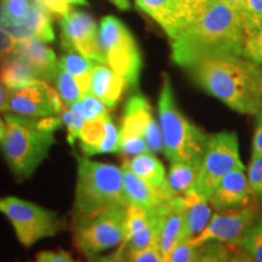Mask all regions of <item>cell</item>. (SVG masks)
Here are the masks:
<instances>
[{"label": "cell", "instance_id": "cell-1", "mask_svg": "<svg viewBox=\"0 0 262 262\" xmlns=\"http://www.w3.org/2000/svg\"><path fill=\"white\" fill-rule=\"evenodd\" d=\"M243 19L221 0H212L204 11L171 40V58L187 70L209 58L243 56Z\"/></svg>", "mask_w": 262, "mask_h": 262}, {"label": "cell", "instance_id": "cell-2", "mask_svg": "<svg viewBox=\"0 0 262 262\" xmlns=\"http://www.w3.org/2000/svg\"><path fill=\"white\" fill-rule=\"evenodd\" d=\"M201 89L242 114L262 110V66L244 56L209 58L186 70Z\"/></svg>", "mask_w": 262, "mask_h": 262}, {"label": "cell", "instance_id": "cell-3", "mask_svg": "<svg viewBox=\"0 0 262 262\" xmlns=\"http://www.w3.org/2000/svg\"><path fill=\"white\" fill-rule=\"evenodd\" d=\"M77 183L73 204V228L116 209H126L123 172L112 164L77 156Z\"/></svg>", "mask_w": 262, "mask_h": 262}, {"label": "cell", "instance_id": "cell-4", "mask_svg": "<svg viewBox=\"0 0 262 262\" xmlns=\"http://www.w3.org/2000/svg\"><path fill=\"white\" fill-rule=\"evenodd\" d=\"M158 113L164 155L169 162H203L210 136L180 111L171 80L166 74H164L160 89Z\"/></svg>", "mask_w": 262, "mask_h": 262}, {"label": "cell", "instance_id": "cell-5", "mask_svg": "<svg viewBox=\"0 0 262 262\" xmlns=\"http://www.w3.org/2000/svg\"><path fill=\"white\" fill-rule=\"evenodd\" d=\"M5 120L8 130L0 141L2 150L15 178L26 180L47 158L55 143V136L49 131L37 129L32 118L9 113Z\"/></svg>", "mask_w": 262, "mask_h": 262}, {"label": "cell", "instance_id": "cell-6", "mask_svg": "<svg viewBox=\"0 0 262 262\" xmlns=\"http://www.w3.org/2000/svg\"><path fill=\"white\" fill-rule=\"evenodd\" d=\"M100 42L107 66L125 80L126 86L136 88L142 70V56L126 26L114 16L103 17L100 25Z\"/></svg>", "mask_w": 262, "mask_h": 262}, {"label": "cell", "instance_id": "cell-7", "mask_svg": "<svg viewBox=\"0 0 262 262\" xmlns=\"http://www.w3.org/2000/svg\"><path fill=\"white\" fill-rule=\"evenodd\" d=\"M0 211L11 222L17 239L26 248L42 238L54 237L62 228L56 212L16 196L0 198Z\"/></svg>", "mask_w": 262, "mask_h": 262}, {"label": "cell", "instance_id": "cell-8", "mask_svg": "<svg viewBox=\"0 0 262 262\" xmlns=\"http://www.w3.org/2000/svg\"><path fill=\"white\" fill-rule=\"evenodd\" d=\"M233 170H245L234 131H221L209 139L194 189L206 199L220 180Z\"/></svg>", "mask_w": 262, "mask_h": 262}, {"label": "cell", "instance_id": "cell-9", "mask_svg": "<svg viewBox=\"0 0 262 262\" xmlns=\"http://www.w3.org/2000/svg\"><path fill=\"white\" fill-rule=\"evenodd\" d=\"M126 209L104 212L75 227L74 243L78 250L93 258L107 249L123 244L127 234Z\"/></svg>", "mask_w": 262, "mask_h": 262}, {"label": "cell", "instance_id": "cell-10", "mask_svg": "<svg viewBox=\"0 0 262 262\" xmlns=\"http://www.w3.org/2000/svg\"><path fill=\"white\" fill-rule=\"evenodd\" d=\"M60 26L64 50L77 51L91 61L107 64L100 42V28L88 12L71 11L61 18Z\"/></svg>", "mask_w": 262, "mask_h": 262}, {"label": "cell", "instance_id": "cell-11", "mask_svg": "<svg viewBox=\"0 0 262 262\" xmlns=\"http://www.w3.org/2000/svg\"><path fill=\"white\" fill-rule=\"evenodd\" d=\"M8 111L21 117L60 116L64 108L57 91L47 81H33L26 86L8 90Z\"/></svg>", "mask_w": 262, "mask_h": 262}, {"label": "cell", "instance_id": "cell-12", "mask_svg": "<svg viewBox=\"0 0 262 262\" xmlns=\"http://www.w3.org/2000/svg\"><path fill=\"white\" fill-rule=\"evenodd\" d=\"M257 212L256 206L251 204L215 212L204 231L189 242L195 248H201L209 242L238 243Z\"/></svg>", "mask_w": 262, "mask_h": 262}, {"label": "cell", "instance_id": "cell-13", "mask_svg": "<svg viewBox=\"0 0 262 262\" xmlns=\"http://www.w3.org/2000/svg\"><path fill=\"white\" fill-rule=\"evenodd\" d=\"M119 131L142 136L152 153L164 152L162 129L155 119L148 100L142 95H134L129 98Z\"/></svg>", "mask_w": 262, "mask_h": 262}, {"label": "cell", "instance_id": "cell-14", "mask_svg": "<svg viewBox=\"0 0 262 262\" xmlns=\"http://www.w3.org/2000/svg\"><path fill=\"white\" fill-rule=\"evenodd\" d=\"M123 186L129 206H136L146 210H159L175 198L168 188H159L149 185L130 169L127 160L123 163Z\"/></svg>", "mask_w": 262, "mask_h": 262}, {"label": "cell", "instance_id": "cell-15", "mask_svg": "<svg viewBox=\"0 0 262 262\" xmlns=\"http://www.w3.org/2000/svg\"><path fill=\"white\" fill-rule=\"evenodd\" d=\"M135 3L163 28L170 40L194 21L181 0H135Z\"/></svg>", "mask_w": 262, "mask_h": 262}, {"label": "cell", "instance_id": "cell-16", "mask_svg": "<svg viewBox=\"0 0 262 262\" xmlns=\"http://www.w3.org/2000/svg\"><path fill=\"white\" fill-rule=\"evenodd\" d=\"M254 198L245 170H233L216 183L209 202L216 211L229 210L250 204Z\"/></svg>", "mask_w": 262, "mask_h": 262}, {"label": "cell", "instance_id": "cell-17", "mask_svg": "<svg viewBox=\"0 0 262 262\" xmlns=\"http://www.w3.org/2000/svg\"><path fill=\"white\" fill-rule=\"evenodd\" d=\"M78 139L86 157L119 152V130L111 116L102 119L86 120Z\"/></svg>", "mask_w": 262, "mask_h": 262}, {"label": "cell", "instance_id": "cell-18", "mask_svg": "<svg viewBox=\"0 0 262 262\" xmlns=\"http://www.w3.org/2000/svg\"><path fill=\"white\" fill-rule=\"evenodd\" d=\"M3 29L8 32L16 41L38 39L44 42H51L55 39L51 15L44 8L33 2H31L27 14L21 21L6 25Z\"/></svg>", "mask_w": 262, "mask_h": 262}, {"label": "cell", "instance_id": "cell-19", "mask_svg": "<svg viewBox=\"0 0 262 262\" xmlns=\"http://www.w3.org/2000/svg\"><path fill=\"white\" fill-rule=\"evenodd\" d=\"M183 225V198L175 196L160 210L157 245L162 254L163 262H165L175 245L182 239Z\"/></svg>", "mask_w": 262, "mask_h": 262}, {"label": "cell", "instance_id": "cell-20", "mask_svg": "<svg viewBox=\"0 0 262 262\" xmlns=\"http://www.w3.org/2000/svg\"><path fill=\"white\" fill-rule=\"evenodd\" d=\"M182 198L185 225L181 241H191L198 237L210 222L212 217L211 204L209 199L203 196L195 189L186 193Z\"/></svg>", "mask_w": 262, "mask_h": 262}, {"label": "cell", "instance_id": "cell-21", "mask_svg": "<svg viewBox=\"0 0 262 262\" xmlns=\"http://www.w3.org/2000/svg\"><path fill=\"white\" fill-rule=\"evenodd\" d=\"M16 52H18L27 60L39 80L49 83L55 79L58 62L56 61L55 52L47 47L44 41L38 40V39L17 41Z\"/></svg>", "mask_w": 262, "mask_h": 262}, {"label": "cell", "instance_id": "cell-22", "mask_svg": "<svg viewBox=\"0 0 262 262\" xmlns=\"http://www.w3.org/2000/svg\"><path fill=\"white\" fill-rule=\"evenodd\" d=\"M125 86V80L110 66L103 63L94 66L90 93L106 103L108 108H113L119 102Z\"/></svg>", "mask_w": 262, "mask_h": 262}, {"label": "cell", "instance_id": "cell-23", "mask_svg": "<svg viewBox=\"0 0 262 262\" xmlns=\"http://www.w3.org/2000/svg\"><path fill=\"white\" fill-rule=\"evenodd\" d=\"M39 80L27 60L18 52L6 56L0 64V83L8 90L17 89Z\"/></svg>", "mask_w": 262, "mask_h": 262}, {"label": "cell", "instance_id": "cell-24", "mask_svg": "<svg viewBox=\"0 0 262 262\" xmlns=\"http://www.w3.org/2000/svg\"><path fill=\"white\" fill-rule=\"evenodd\" d=\"M202 162H175L171 163L166 175V185L175 196H182L194 189L201 172Z\"/></svg>", "mask_w": 262, "mask_h": 262}, {"label": "cell", "instance_id": "cell-25", "mask_svg": "<svg viewBox=\"0 0 262 262\" xmlns=\"http://www.w3.org/2000/svg\"><path fill=\"white\" fill-rule=\"evenodd\" d=\"M130 169L136 173L139 178L145 180L149 185L159 188H168L166 185V171L163 163L152 155V152L143 153L133 159H126ZM169 189V188H168Z\"/></svg>", "mask_w": 262, "mask_h": 262}, {"label": "cell", "instance_id": "cell-26", "mask_svg": "<svg viewBox=\"0 0 262 262\" xmlns=\"http://www.w3.org/2000/svg\"><path fill=\"white\" fill-rule=\"evenodd\" d=\"M58 63L73 75L77 80L81 94H89L91 91V78H93L94 63L89 58L84 57L79 52L73 50H66V54L62 55Z\"/></svg>", "mask_w": 262, "mask_h": 262}, {"label": "cell", "instance_id": "cell-27", "mask_svg": "<svg viewBox=\"0 0 262 262\" xmlns=\"http://www.w3.org/2000/svg\"><path fill=\"white\" fill-rule=\"evenodd\" d=\"M237 244L241 245L255 262H262V211L255 215L251 225Z\"/></svg>", "mask_w": 262, "mask_h": 262}, {"label": "cell", "instance_id": "cell-28", "mask_svg": "<svg viewBox=\"0 0 262 262\" xmlns=\"http://www.w3.org/2000/svg\"><path fill=\"white\" fill-rule=\"evenodd\" d=\"M55 83H56V91L60 96L62 103L67 107H71L74 102L80 100L83 94L79 89L77 80L68 72L63 66L58 63L56 77H55Z\"/></svg>", "mask_w": 262, "mask_h": 262}, {"label": "cell", "instance_id": "cell-29", "mask_svg": "<svg viewBox=\"0 0 262 262\" xmlns=\"http://www.w3.org/2000/svg\"><path fill=\"white\" fill-rule=\"evenodd\" d=\"M68 108L74 114L86 120L102 119V118L110 116L107 104L91 93L83 95L80 100H78Z\"/></svg>", "mask_w": 262, "mask_h": 262}, {"label": "cell", "instance_id": "cell-30", "mask_svg": "<svg viewBox=\"0 0 262 262\" xmlns=\"http://www.w3.org/2000/svg\"><path fill=\"white\" fill-rule=\"evenodd\" d=\"M31 0H0V27L19 22L27 14Z\"/></svg>", "mask_w": 262, "mask_h": 262}, {"label": "cell", "instance_id": "cell-31", "mask_svg": "<svg viewBox=\"0 0 262 262\" xmlns=\"http://www.w3.org/2000/svg\"><path fill=\"white\" fill-rule=\"evenodd\" d=\"M245 37L250 38L262 27V0H245L242 11Z\"/></svg>", "mask_w": 262, "mask_h": 262}, {"label": "cell", "instance_id": "cell-32", "mask_svg": "<svg viewBox=\"0 0 262 262\" xmlns=\"http://www.w3.org/2000/svg\"><path fill=\"white\" fill-rule=\"evenodd\" d=\"M119 152L125 157H136L143 153L150 152L146 140L135 134L119 131Z\"/></svg>", "mask_w": 262, "mask_h": 262}, {"label": "cell", "instance_id": "cell-33", "mask_svg": "<svg viewBox=\"0 0 262 262\" xmlns=\"http://www.w3.org/2000/svg\"><path fill=\"white\" fill-rule=\"evenodd\" d=\"M199 248H195L189 241H180L165 262H198Z\"/></svg>", "mask_w": 262, "mask_h": 262}, {"label": "cell", "instance_id": "cell-34", "mask_svg": "<svg viewBox=\"0 0 262 262\" xmlns=\"http://www.w3.org/2000/svg\"><path fill=\"white\" fill-rule=\"evenodd\" d=\"M61 118L62 122H63L66 127H67L68 142H70L71 145H73L74 140L79 137V134L81 129L84 127L85 123H86V119L74 114L70 108H68V110L63 108V111L61 112Z\"/></svg>", "mask_w": 262, "mask_h": 262}, {"label": "cell", "instance_id": "cell-35", "mask_svg": "<svg viewBox=\"0 0 262 262\" xmlns=\"http://www.w3.org/2000/svg\"><path fill=\"white\" fill-rule=\"evenodd\" d=\"M248 179L254 196L262 202V155L251 159L248 169Z\"/></svg>", "mask_w": 262, "mask_h": 262}, {"label": "cell", "instance_id": "cell-36", "mask_svg": "<svg viewBox=\"0 0 262 262\" xmlns=\"http://www.w3.org/2000/svg\"><path fill=\"white\" fill-rule=\"evenodd\" d=\"M243 56L262 66V27L245 40Z\"/></svg>", "mask_w": 262, "mask_h": 262}, {"label": "cell", "instance_id": "cell-37", "mask_svg": "<svg viewBox=\"0 0 262 262\" xmlns=\"http://www.w3.org/2000/svg\"><path fill=\"white\" fill-rule=\"evenodd\" d=\"M222 262H255L237 243H221Z\"/></svg>", "mask_w": 262, "mask_h": 262}, {"label": "cell", "instance_id": "cell-38", "mask_svg": "<svg viewBox=\"0 0 262 262\" xmlns=\"http://www.w3.org/2000/svg\"><path fill=\"white\" fill-rule=\"evenodd\" d=\"M33 3H37L41 8H44L50 15L56 17H64L72 11L70 3L67 0H31Z\"/></svg>", "mask_w": 262, "mask_h": 262}, {"label": "cell", "instance_id": "cell-39", "mask_svg": "<svg viewBox=\"0 0 262 262\" xmlns=\"http://www.w3.org/2000/svg\"><path fill=\"white\" fill-rule=\"evenodd\" d=\"M198 262H222L220 242H209L199 248Z\"/></svg>", "mask_w": 262, "mask_h": 262}, {"label": "cell", "instance_id": "cell-40", "mask_svg": "<svg viewBox=\"0 0 262 262\" xmlns=\"http://www.w3.org/2000/svg\"><path fill=\"white\" fill-rule=\"evenodd\" d=\"M129 262H163L162 254H160L158 245L153 244L145 250L139 253L126 255Z\"/></svg>", "mask_w": 262, "mask_h": 262}, {"label": "cell", "instance_id": "cell-41", "mask_svg": "<svg viewBox=\"0 0 262 262\" xmlns=\"http://www.w3.org/2000/svg\"><path fill=\"white\" fill-rule=\"evenodd\" d=\"M16 48H17V41L0 27V61L4 60L9 55L14 54Z\"/></svg>", "mask_w": 262, "mask_h": 262}, {"label": "cell", "instance_id": "cell-42", "mask_svg": "<svg viewBox=\"0 0 262 262\" xmlns=\"http://www.w3.org/2000/svg\"><path fill=\"white\" fill-rule=\"evenodd\" d=\"M37 262H75L68 251H41L37 255Z\"/></svg>", "mask_w": 262, "mask_h": 262}, {"label": "cell", "instance_id": "cell-43", "mask_svg": "<svg viewBox=\"0 0 262 262\" xmlns=\"http://www.w3.org/2000/svg\"><path fill=\"white\" fill-rule=\"evenodd\" d=\"M262 155V110L256 114V125L253 139V155L251 159Z\"/></svg>", "mask_w": 262, "mask_h": 262}, {"label": "cell", "instance_id": "cell-44", "mask_svg": "<svg viewBox=\"0 0 262 262\" xmlns=\"http://www.w3.org/2000/svg\"><path fill=\"white\" fill-rule=\"evenodd\" d=\"M181 2L192 15L193 19H196L212 0H181Z\"/></svg>", "mask_w": 262, "mask_h": 262}, {"label": "cell", "instance_id": "cell-45", "mask_svg": "<svg viewBox=\"0 0 262 262\" xmlns=\"http://www.w3.org/2000/svg\"><path fill=\"white\" fill-rule=\"evenodd\" d=\"M90 262H129L127 256L120 250L119 248L114 251L113 254L107 255V256H100V257H93L90 258Z\"/></svg>", "mask_w": 262, "mask_h": 262}, {"label": "cell", "instance_id": "cell-46", "mask_svg": "<svg viewBox=\"0 0 262 262\" xmlns=\"http://www.w3.org/2000/svg\"><path fill=\"white\" fill-rule=\"evenodd\" d=\"M8 89L0 83V111L6 112L8 111Z\"/></svg>", "mask_w": 262, "mask_h": 262}, {"label": "cell", "instance_id": "cell-47", "mask_svg": "<svg viewBox=\"0 0 262 262\" xmlns=\"http://www.w3.org/2000/svg\"><path fill=\"white\" fill-rule=\"evenodd\" d=\"M222 3H225L226 5H228L229 8H232L235 11L239 12L242 16V11H243L245 0H221Z\"/></svg>", "mask_w": 262, "mask_h": 262}, {"label": "cell", "instance_id": "cell-48", "mask_svg": "<svg viewBox=\"0 0 262 262\" xmlns=\"http://www.w3.org/2000/svg\"><path fill=\"white\" fill-rule=\"evenodd\" d=\"M117 8L120 10H129L130 9V2L129 0H111Z\"/></svg>", "mask_w": 262, "mask_h": 262}, {"label": "cell", "instance_id": "cell-49", "mask_svg": "<svg viewBox=\"0 0 262 262\" xmlns=\"http://www.w3.org/2000/svg\"><path fill=\"white\" fill-rule=\"evenodd\" d=\"M6 130H8V124L3 122V119L0 118V141H2L3 137L5 136Z\"/></svg>", "mask_w": 262, "mask_h": 262}, {"label": "cell", "instance_id": "cell-50", "mask_svg": "<svg viewBox=\"0 0 262 262\" xmlns=\"http://www.w3.org/2000/svg\"><path fill=\"white\" fill-rule=\"evenodd\" d=\"M67 2L74 5H88L86 0H67Z\"/></svg>", "mask_w": 262, "mask_h": 262}]
</instances>
